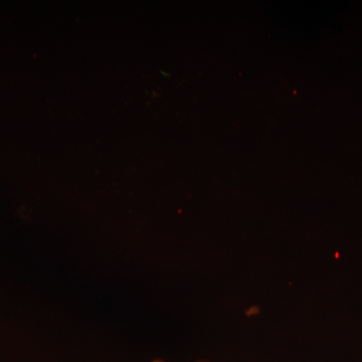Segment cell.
Here are the masks:
<instances>
[{
  "label": "cell",
  "instance_id": "obj_1",
  "mask_svg": "<svg viewBox=\"0 0 362 362\" xmlns=\"http://www.w3.org/2000/svg\"><path fill=\"white\" fill-rule=\"evenodd\" d=\"M152 362H168V361H163V359H156V361H153ZM195 362H209V361H195Z\"/></svg>",
  "mask_w": 362,
  "mask_h": 362
}]
</instances>
